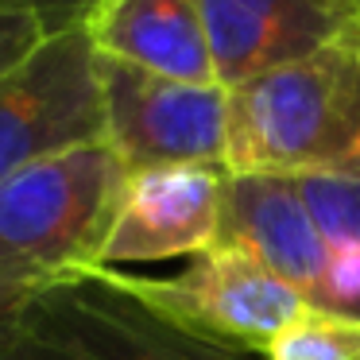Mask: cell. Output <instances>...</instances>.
<instances>
[{
    "instance_id": "6da1fadb",
    "label": "cell",
    "mask_w": 360,
    "mask_h": 360,
    "mask_svg": "<svg viewBox=\"0 0 360 360\" xmlns=\"http://www.w3.org/2000/svg\"><path fill=\"white\" fill-rule=\"evenodd\" d=\"M225 171L360 179V24L229 89Z\"/></svg>"
},
{
    "instance_id": "52a82bcc",
    "label": "cell",
    "mask_w": 360,
    "mask_h": 360,
    "mask_svg": "<svg viewBox=\"0 0 360 360\" xmlns=\"http://www.w3.org/2000/svg\"><path fill=\"white\" fill-rule=\"evenodd\" d=\"M213 248H229L287 283L306 306L329 310V248L298 179L225 174Z\"/></svg>"
},
{
    "instance_id": "8fae6325",
    "label": "cell",
    "mask_w": 360,
    "mask_h": 360,
    "mask_svg": "<svg viewBox=\"0 0 360 360\" xmlns=\"http://www.w3.org/2000/svg\"><path fill=\"white\" fill-rule=\"evenodd\" d=\"M329 248V310L360 318V179H298Z\"/></svg>"
},
{
    "instance_id": "4fadbf2b",
    "label": "cell",
    "mask_w": 360,
    "mask_h": 360,
    "mask_svg": "<svg viewBox=\"0 0 360 360\" xmlns=\"http://www.w3.org/2000/svg\"><path fill=\"white\" fill-rule=\"evenodd\" d=\"M55 35L39 16H27V12H0V78L12 74L24 63L32 51H39V43Z\"/></svg>"
},
{
    "instance_id": "9c48e42d",
    "label": "cell",
    "mask_w": 360,
    "mask_h": 360,
    "mask_svg": "<svg viewBox=\"0 0 360 360\" xmlns=\"http://www.w3.org/2000/svg\"><path fill=\"white\" fill-rule=\"evenodd\" d=\"M225 174L229 171L213 167H159L128 174L124 202L97 267L159 264L213 248Z\"/></svg>"
},
{
    "instance_id": "277c9868",
    "label": "cell",
    "mask_w": 360,
    "mask_h": 360,
    "mask_svg": "<svg viewBox=\"0 0 360 360\" xmlns=\"http://www.w3.org/2000/svg\"><path fill=\"white\" fill-rule=\"evenodd\" d=\"M105 140L97 47L86 24L55 32L0 78V182Z\"/></svg>"
},
{
    "instance_id": "ba28073f",
    "label": "cell",
    "mask_w": 360,
    "mask_h": 360,
    "mask_svg": "<svg viewBox=\"0 0 360 360\" xmlns=\"http://www.w3.org/2000/svg\"><path fill=\"white\" fill-rule=\"evenodd\" d=\"M225 89L321 51L360 24V0H198Z\"/></svg>"
},
{
    "instance_id": "5b68a950",
    "label": "cell",
    "mask_w": 360,
    "mask_h": 360,
    "mask_svg": "<svg viewBox=\"0 0 360 360\" xmlns=\"http://www.w3.org/2000/svg\"><path fill=\"white\" fill-rule=\"evenodd\" d=\"M105 101V143L128 174L159 167L229 163V89L210 82H174L140 66L97 55Z\"/></svg>"
},
{
    "instance_id": "5bb4252c",
    "label": "cell",
    "mask_w": 360,
    "mask_h": 360,
    "mask_svg": "<svg viewBox=\"0 0 360 360\" xmlns=\"http://www.w3.org/2000/svg\"><path fill=\"white\" fill-rule=\"evenodd\" d=\"M39 287H47V283L32 279V275L16 271L12 264H4V259H0V356H4L12 333H16V321H20L24 302H27V298H32Z\"/></svg>"
},
{
    "instance_id": "7c38bea8",
    "label": "cell",
    "mask_w": 360,
    "mask_h": 360,
    "mask_svg": "<svg viewBox=\"0 0 360 360\" xmlns=\"http://www.w3.org/2000/svg\"><path fill=\"white\" fill-rule=\"evenodd\" d=\"M259 360H360V318L302 306V314L271 337Z\"/></svg>"
},
{
    "instance_id": "3957f363",
    "label": "cell",
    "mask_w": 360,
    "mask_h": 360,
    "mask_svg": "<svg viewBox=\"0 0 360 360\" xmlns=\"http://www.w3.org/2000/svg\"><path fill=\"white\" fill-rule=\"evenodd\" d=\"M0 360H248L174 326L105 267L39 287Z\"/></svg>"
},
{
    "instance_id": "8992f818",
    "label": "cell",
    "mask_w": 360,
    "mask_h": 360,
    "mask_svg": "<svg viewBox=\"0 0 360 360\" xmlns=\"http://www.w3.org/2000/svg\"><path fill=\"white\" fill-rule=\"evenodd\" d=\"M128 295L148 302L174 326L233 352H264L275 333L302 314V298L229 248H205L171 279H143L105 267Z\"/></svg>"
},
{
    "instance_id": "30bf717a",
    "label": "cell",
    "mask_w": 360,
    "mask_h": 360,
    "mask_svg": "<svg viewBox=\"0 0 360 360\" xmlns=\"http://www.w3.org/2000/svg\"><path fill=\"white\" fill-rule=\"evenodd\" d=\"M86 32L105 58L194 86L217 82L198 0H97Z\"/></svg>"
},
{
    "instance_id": "7a4b0ae2",
    "label": "cell",
    "mask_w": 360,
    "mask_h": 360,
    "mask_svg": "<svg viewBox=\"0 0 360 360\" xmlns=\"http://www.w3.org/2000/svg\"><path fill=\"white\" fill-rule=\"evenodd\" d=\"M124 190L128 167L105 140L24 167L0 182V259L39 283L94 271Z\"/></svg>"
},
{
    "instance_id": "9a60e30c",
    "label": "cell",
    "mask_w": 360,
    "mask_h": 360,
    "mask_svg": "<svg viewBox=\"0 0 360 360\" xmlns=\"http://www.w3.org/2000/svg\"><path fill=\"white\" fill-rule=\"evenodd\" d=\"M97 0H0V12H27L39 16L51 32H66V27L86 24Z\"/></svg>"
}]
</instances>
